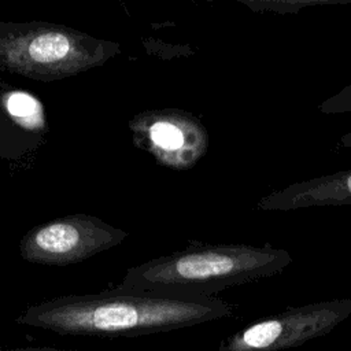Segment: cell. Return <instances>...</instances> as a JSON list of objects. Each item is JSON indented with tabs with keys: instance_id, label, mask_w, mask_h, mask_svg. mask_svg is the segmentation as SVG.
<instances>
[{
	"instance_id": "1",
	"label": "cell",
	"mask_w": 351,
	"mask_h": 351,
	"mask_svg": "<svg viewBox=\"0 0 351 351\" xmlns=\"http://www.w3.org/2000/svg\"><path fill=\"white\" fill-rule=\"evenodd\" d=\"M233 306L215 296L167 295L112 288L66 295L27 307L16 324L62 336L136 337L230 317Z\"/></svg>"
},
{
	"instance_id": "2",
	"label": "cell",
	"mask_w": 351,
	"mask_h": 351,
	"mask_svg": "<svg viewBox=\"0 0 351 351\" xmlns=\"http://www.w3.org/2000/svg\"><path fill=\"white\" fill-rule=\"evenodd\" d=\"M292 256L269 243H191L126 270L118 288L167 295L213 296L226 288L281 273Z\"/></svg>"
},
{
	"instance_id": "3",
	"label": "cell",
	"mask_w": 351,
	"mask_h": 351,
	"mask_svg": "<svg viewBox=\"0 0 351 351\" xmlns=\"http://www.w3.org/2000/svg\"><path fill=\"white\" fill-rule=\"evenodd\" d=\"M119 51L118 43L52 22H0V66L37 81L77 75Z\"/></svg>"
},
{
	"instance_id": "4",
	"label": "cell",
	"mask_w": 351,
	"mask_h": 351,
	"mask_svg": "<svg viewBox=\"0 0 351 351\" xmlns=\"http://www.w3.org/2000/svg\"><path fill=\"white\" fill-rule=\"evenodd\" d=\"M351 315V299L289 307L256 319L221 341L218 351H282L329 335Z\"/></svg>"
},
{
	"instance_id": "5",
	"label": "cell",
	"mask_w": 351,
	"mask_h": 351,
	"mask_svg": "<svg viewBox=\"0 0 351 351\" xmlns=\"http://www.w3.org/2000/svg\"><path fill=\"white\" fill-rule=\"evenodd\" d=\"M128 232L88 214H73L32 228L19 243L21 256L37 265L66 266L104 252Z\"/></svg>"
},
{
	"instance_id": "6",
	"label": "cell",
	"mask_w": 351,
	"mask_h": 351,
	"mask_svg": "<svg viewBox=\"0 0 351 351\" xmlns=\"http://www.w3.org/2000/svg\"><path fill=\"white\" fill-rule=\"evenodd\" d=\"M129 128L136 147L173 170L192 169L208 148L207 129L184 110H145L133 117Z\"/></svg>"
},
{
	"instance_id": "7",
	"label": "cell",
	"mask_w": 351,
	"mask_h": 351,
	"mask_svg": "<svg viewBox=\"0 0 351 351\" xmlns=\"http://www.w3.org/2000/svg\"><path fill=\"white\" fill-rule=\"evenodd\" d=\"M347 204H351V169L273 191L258 202L256 208L263 211H291Z\"/></svg>"
},
{
	"instance_id": "8",
	"label": "cell",
	"mask_w": 351,
	"mask_h": 351,
	"mask_svg": "<svg viewBox=\"0 0 351 351\" xmlns=\"http://www.w3.org/2000/svg\"><path fill=\"white\" fill-rule=\"evenodd\" d=\"M243 4L248 5L251 10L271 11L278 14L299 12L302 8L329 5V4H348L351 0H240Z\"/></svg>"
},
{
	"instance_id": "9",
	"label": "cell",
	"mask_w": 351,
	"mask_h": 351,
	"mask_svg": "<svg viewBox=\"0 0 351 351\" xmlns=\"http://www.w3.org/2000/svg\"><path fill=\"white\" fill-rule=\"evenodd\" d=\"M318 110L324 114H340L351 112V84L344 86L339 93L326 99L318 106ZM341 147H351V132L346 133L340 138Z\"/></svg>"
},
{
	"instance_id": "10",
	"label": "cell",
	"mask_w": 351,
	"mask_h": 351,
	"mask_svg": "<svg viewBox=\"0 0 351 351\" xmlns=\"http://www.w3.org/2000/svg\"><path fill=\"white\" fill-rule=\"evenodd\" d=\"M1 351H70V350H62L55 347H16V348H3Z\"/></svg>"
},
{
	"instance_id": "11",
	"label": "cell",
	"mask_w": 351,
	"mask_h": 351,
	"mask_svg": "<svg viewBox=\"0 0 351 351\" xmlns=\"http://www.w3.org/2000/svg\"><path fill=\"white\" fill-rule=\"evenodd\" d=\"M1 350H3V348H1V347H0V351H1Z\"/></svg>"
}]
</instances>
